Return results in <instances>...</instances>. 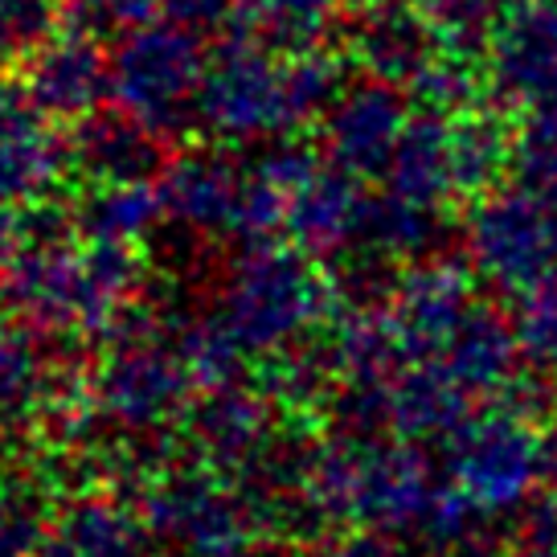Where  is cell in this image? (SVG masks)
<instances>
[{
  "instance_id": "30",
  "label": "cell",
  "mask_w": 557,
  "mask_h": 557,
  "mask_svg": "<svg viewBox=\"0 0 557 557\" xmlns=\"http://www.w3.org/2000/svg\"><path fill=\"white\" fill-rule=\"evenodd\" d=\"M512 176L537 193L557 189V99L517 111Z\"/></svg>"
},
{
  "instance_id": "4",
  "label": "cell",
  "mask_w": 557,
  "mask_h": 557,
  "mask_svg": "<svg viewBox=\"0 0 557 557\" xmlns=\"http://www.w3.org/2000/svg\"><path fill=\"white\" fill-rule=\"evenodd\" d=\"M136 508L157 541L185 557H250L262 545L259 524L238 484L209 463H176L136 492Z\"/></svg>"
},
{
  "instance_id": "20",
  "label": "cell",
  "mask_w": 557,
  "mask_h": 557,
  "mask_svg": "<svg viewBox=\"0 0 557 557\" xmlns=\"http://www.w3.org/2000/svg\"><path fill=\"white\" fill-rule=\"evenodd\" d=\"M389 435L406 443H447L475 414L468 394L435 361H410L389 377Z\"/></svg>"
},
{
  "instance_id": "2",
  "label": "cell",
  "mask_w": 557,
  "mask_h": 557,
  "mask_svg": "<svg viewBox=\"0 0 557 557\" xmlns=\"http://www.w3.org/2000/svg\"><path fill=\"white\" fill-rule=\"evenodd\" d=\"M341 287L324 262L304 255L292 243H267L243 250L230 267L222 315L238 332L246 352L275 357L283 348L308 341L315 329H329L341 312Z\"/></svg>"
},
{
  "instance_id": "5",
  "label": "cell",
  "mask_w": 557,
  "mask_h": 557,
  "mask_svg": "<svg viewBox=\"0 0 557 557\" xmlns=\"http://www.w3.org/2000/svg\"><path fill=\"white\" fill-rule=\"evenodd\" d=\"M197 111L201 127L222 144L299 136L283 53L246 29H234L209 46V70Z\"/></svg>"
},
{
  "instance_id": "9",
  "label": "cell",
  "mask_w": 557,
  "mask_h": 557,
  "mask_svg": "<svg viewBox=\"0 0 557 557\" xmlns=\"http://www.w3.org/2000/svg\"><path fill=\"white\" fill-rule=\"evenodd\" d=\"M475 267L471 259L455 255H431L414 259L389 296V315L398 329L406 361H438L447 341L455 336L459 320L475 304Z\"/></svg>"
},
{
  "instance_id": "41",
  "label": "cell",
  "mask_w": 557,
  "mask_h": 557,
  "mask_svg": "<svg viewBox=\"0 0 557 557\" xmlns=\"http://www.w3.org/2000/svg\"><path fill=\"white\" fill-rule=\"evenodd\" d=\"M492 4H496L500 13H508V9H512V4H521V0H492Z\"/></svg>"
},
{
  "instance_id": "33",
  "label": "cell",
  "mask_w": 557,
  "mask_h": 557,
  "mask_svg": "<svg viewBox=\"0 0 557 557\" xmlns=\"http://www.w3.org/2000/svg\"><path fill=\"white\" fill-rule=\"evenodd\" d=\"M512 324L521 336L524 361L541 369H557V271L517 296Z\"/></svg>"
},
{
  "instance_id": "36",
  "label": "cell",
  "mask_w": 557,
  "mask_h": 557,
  "mask_svg": "<svg viewBox=\"0 0 557 557\" xmlns=\"http://www.w3.org/2000/svg\"><path fill=\"white\" fill-rule=\"evenodd\" d=\"M324 557H410L398 545L394 533H382V529H352L345 537H336L324 549Z\"/></svg>"
},
{
  "instance_id": "39",
  "label": "cell",
  "mask_w": 557,
  "mask_h": 557,
  "mask_svg": "<svg viewBox=\"0 0 557 557\" xmlns=\"http://www.w3.org/2000/svg\"><path fill=\"white\" fill-rule=\"evenodd\" d=\"M348 13H357V17H373V13H389V9H401V4H410V0H341Z\"/></svg>"
},
{
  "instance_id": "25",
  "label": "cell",
  "mask_w": 557,
  "mask_h": 557,
  "mask_svg": "<svg viewBox=\"0 0 557 557\" xmlns=\"http://www.w3.org/2000/svg\"><path fill=\"white\" fill-rule=\"evenodd\" d=\"M438 218L443 213L414 206V201H406L398 193H373V197H366V213H361V230H357V250L382 262L426 259V250L438 238Z\"/></svg>"
},
{
  "instance_id": "19",
  "label": "cell",
  "mask_w": 557,
  "mask_h": 557,
  "mask_svg": "<svg viewBox=\"0 0 557 557\" xmlns=\"http://www.w3.org/2000/svg\"><path fill=\"white\" fill-rule=\"evenodd\" d=\"M361 213H366L361 181L336 164H324L292 201L287 243L299 246L304 255H312L315 262L341 259L345 250L357 246Z\"/></svg>"
},
{
  "instance_id": "8",
  "label": "cell",
  "mask_w": 557,
  "mask_h": 557,
  "mask_svg": "<svg viewBox=\"0 0 557 557\" xmlns=\"http://www.w3.org/2000/svg\"><path fill=\"white\" fill-rule=\"evenodd\" d=\"M90 382L103 418L123 435H164L173 422H185L197 389L176 348L160 336L107 345V357L90 369Z\"/></svg>"
},
{
  "instance_id": "37",
  "label": "cell",
  "mask_w": 557,
  "mask_h": 557,
  "mask_svg": "<svg viewBox=\"0 0 557 557\" xmlns=\"http://www.w3.org/2000/svg\"><path fill=\"white\" fill-rule=\"evenodd\" d=\"M426 557H508V545L505 537H487L480 529H471V533L447 541V545L426 549Z\"/></svg>"
},
{
  "instance_id": "22",
  "label": "cell",
  "mask_w": 557,
  "mask_h": 557,
  "mask_svg": "<svg viewBox=\"0 0 557 557\" xmlns=\"http://www.w3.org/2000/svg\"><path fill=\"white\" fill-rule=\"evenodd\" d=\"M451 120V169L455 197L480 201L484 193L500 189L512 173V139H517V111L500 103H480L471 111L447 115Z\"/></svg>"
},
{
  "instance_id": "12",
  "label": "cell",
  "mask_w": 557,
  "mask_h": 557,
  "mask_svg": "<svg viewBox=\"0 0 557 557\" xmlns=\"http://www.w3.org/2000/svg\"><path fill=\"white\" fill-rule=\"evenodd\" d=\"M21 90L46 120L78 123L111 99V58L95 37L58 29L21 62Z\"/></svg>"
},
{
  "instance_id": "1",
  "label": "cell",
  "mask_w": 557,
  "mask_h": 557,
  "mask_svg": "<svg viewBox=\"0 0 557 557\" xmlns=\"http://www.w3.org/2000/svg\"><path fill=\"white\" fill-rule=\"evenodd\" d=\"M144 275L139 246L29 234L0 271V304L37 336L103 341Z\"/></svg>"
},
{
  "instance_id": "40",
  "label": "cell",
  "mask_w": 557,
  "mask_h": 557,
  "mask_svg": "<svg viewBox=\"0 0 557 557\" xmlns=\"http://www.w3.org/2000/svg\"><path fill=\"white\" fill-rule=\"evenodd\" d=\"M541 487H545V496L557 505V447L549 443V459H545V480H541Z\"/></svg>"
},
{
  "instance_id": "13",
  "label": "cell",
  "mask_w": 557,
  "mask_h": 557,
  "mask_svg": "<svg viewBox=\"0 0 557 557\" xmlns=\"http://www.w3.org/2000/svg\"><path fill=\"white\" fill-rule=\"evenodd\" d=\"M66 173V136L53 132L25 90L0 83V206H41Z\"/></svg>"
},
{
  "instance_id": "17",
  "label": "cell",
  "mask_w": 557,
  "mask_h": 557,
  "mask_svg": "<svg viewBox=\"0 0 557 557\" xmlns=\"http://www.w3.org/2000/svg\"><path fill=\"white\" fill-rule=\"evenodd\" d=\"M169 222L193 234H230L243 193V169L218 148H185L160 173Z\"/></svg>"
},
{
  "instance_id": "32",
  "label": "cell",
  "mask_w": 557,
  "mask_h": 557,
  "mask_svg": "<svg viewBox=\"0 0 557 557\" xmlns=\"http://www.w3.org/2000/svg\"><path fill=\"white\" fill-rule=\"evenodd\" d=\"M62 29V0H0V66H21Z\"/></svg>"
},
{
  "instance_id": "11",
  "label": "cell",
  "mask_w": 557,
  "mask_h": 557,
  "mask_svg": "<svg viewBox=\"0 0 557 557\" xmlns=\"http://www.w3.org/2000/svg\"><path fill=\"white\" fill-rule=\"evenodd\" d=\"M410 115L414 111L406 107L401 87H389L377 78L348 83L345 95L324 115V160L352 173L357 181L385 176Z\"/></svg>"
},
{
  "instance_id": "7",
  "label": "cell",
  "mask_w": 557,
  "mask_h": 557,
  "mask_svg": "<svg viewBox=\"0 0 557 557\" xmlns=\"http://www.w3.org/2000/svg\"><path fill=\"white\" fill-rule=\"evenodd\" d=\"M468 259L508 296L557 271V201L529 185H500L471 201Z\"/></svg>"
},
{
  "instance_id": "14",
  "label": "cell",
  "mask_w": 557,
  "mask_h": 557,
  "mask_svg": "<svg viewBox=\"0 0 557 557\" xmlns=\"http://www.w3.org/2000/svg\"><path fill=\"white\" fill-rule=\"evenodd\" d=\"M185 435L201 463L238 475L278 435V406L262 385L259 389L243 382L218 385L193 398L185 414Z\"/></svg>"
},
{
  "instance_id": "18",
  "label": "cell",
  "mask_w": 557,
  "mask_h": 557,
  "mask_svg": "<svg viewBox=\"0 0 557 557\" xmlns=\"http://www.w3.org/2000/svg\"><path fill=\"white\" fill-rule=\"evenodd\" d=\"M521 361L524 348L512 315L475 299L435 366L447 369L455 382L475 398H500L512 385V377L521 373Z\"/></svg>"
},
{
  "instance_id": "10",
  "label": "cell",
  "mask_w": 557,
  "mask_h": 557,
  "mask_svg": "<svg viewBox=\"0 0 557 557\" xmlns=\"http://www.w3.org/2000/svg\"><path fill=\"white\" fill-rule=\"evenodd\" d=\"M484 70L492 103L508 111L557 99V0H521L500 13Z\"/></svg>"
},
{
  "instance_id": "31",
  "label": "cell",
  "mask_w": 557,
  "mask_h": 557,
  "mask_svg": "<svg viewBox=\"0 0 557 557\" xmlns=\"http://www.w3.org/2000/svg\"><path fill=\"white\" fill-rule=\"evenodd\" d=\"M169 0H62V29L103 37H127L164 17Z\"/></svg>"
},
{
  "instance_id": "23",
  "label": "cell",
  "mask_w": 557,
  "mask_h": 557,
  "mask_svg": "<svg viewBox=\"0 0 557 557\" xmlns=\"http://www.w3.org/2000/svg\"><path fill=\"white\" fill-rule=\"evenodd\" d=\"M352 62L366 70V78L389 83V87H410L422 70L431 66L438 53V37L426 21L418 17L410 4L361 17V29L348 41Z\"/></svg>"
},
{
  "instance_id": "15",
  "label": "cell",
  "mask_w": 557,
  "mask_h": 557,
  "mask_svg": "<svg viewBox=\"0 0 557 557\" xmlns=\"http://www.w3.org/2000/svg\"><path fill=\"white\" fill-rule=\"evenodd\" d=\"M324 169V160L308 139L278 136L267 139L255 164L243 173V193H238V209H234V226L230 238L250 250V246L278 243L287 234V213L296 193Z\"/></svg>"
},
{
  "instance_id": "28",
  "label": "cell",
  "mask_w": 557,
  "mask_h": 557,
  "mask_svg": "<svg viewBox=\"0 0 557 557\" xmlns=\"http://www.w3.org/2000/svg\"><path fill=\"white\" fill-rule=\"evenodd\" d=\"M173 348L197 389H218V385H234L246 377V345L222 312L189 315L176 329Z\"/></svg>"
},
{
  "instance_id": "24",
  "label": "cell",
  "mask_w": 557,
  "mask_h": 557,
  "mask_svg": "<svg viewBox=\"0 0 557 557\" xmlns=\"http://www.w3.org/2000/svg\"><path fill=\"white\" fill-rule=\"evenodd\" d=\"M164 197L157 181H127V185H87L78 206L70 209V230L83 243L139 246L164 222Z\"/></svg>"
},
{
  "instance_id": "29",
  "label": "cell",
  "mask_w": 557,
  "mask_h": 557,
  "mask_svg": "<svg viewBox=\"0 0 557 557\" xmlns=\"http://www.w3.org/2000/svg\"><path fill=\"white\" fill-rule=\"evenodd\" d=\"M50 487L29 480L0 484V557H37L50 537Z\"/></svg>"
},
{
  "instance_id": "16",
  "label": "cell",
  "mask_w": 557,
  "mask_h": 557,
  "mask_svg": "<svg viewBox=\"0 0 557 557\" xmlns=\"http://www.w3.org/2000/svg\"><path fill=\"white\" fill-rule=\"evenodd\" d=\"M70 173L83 185H127V181H157L164 173V139L152 136L127 111H95L70 123L66 132Z\"/></svg>"
},
{
  "instance_id": "34",
  "label": "cell",
  "mask_w": 557,
  "mask_h": 557,
  "mask_svg": "<svg viewBox=\"0 0 557 557\" xmlns=\"http://www.w3.org/2000/svg\"><path fill=\"white\" fill-rule=\"evenodd\" d=\"M508 557H557V505L549 496H529L508 529Z\"/></svg>"
},
{
  "instance_id": "27",
  "label": "cell",
  "mask_w": 557,
  "mask_h": 557,
  "mask_svg": "<svg viewBox=\"0 0 557 557\" xmlns=\"http://www.w3.org/2000/svg\"><path fill=\"white\" fill-rule=\"evenodd\" d=\"M341 9V0H238V29L278 53L308 50L329 37Z\"/></svg>"
},
{
  "instance_id": "3",
  "label": "cell",
  "mask_w": 557,
  "mask_h": 557,
  "mask_svg": "<svg viewBox=\"0 0 557 557\" xmlns=\"http://www.w3.org/2000/svg\"><path fill=\"white\" fill-rule=\"evenodd\" d=\"M209 70V41L176 21H152L120 37L111 53V103L139 120L164 144L189 136L201 123V87Z\"/></svg>"
},
{
  "instance_id": "6",
  "label": "cell",
  "mask_w": 557,
  "mask_h": 557,
  "mask_svg": "<svg viewBox=\"0 0 557 557\" xmlns=\"http://www.w3.org/2000/svg\"><path fill=\"white\" fill-rule=\"evenodd\" d=\"M447 480L480 512L521 508L545 480L549 438L537 418L492 401L455 431L447 443Z\"/></svg>"
},
{
  "instance_id": "42",
  "label": "cell",
  "mask_w": 557,
  "mask_h": 557,
  "mask_svg": "<svg viewBox=\"0 0 557 557\" xmlns=\"http://www.w3.org/2000/svg\"><path fill=\"white\" fill-rule=\"evenodd\" d=\"M554 422H557V377H554Z\"/></svg>"
},
{
  "instance_id": "26",
  "label": "cell",
  "mask_w": 557,
  "mask_h": 557,
  "mask_svg": "<svg viewBox=\"0 0 557 557\" xmlns=\"http://www.w3.org/2000/svg\"><path fill=\"white\" fill-rule=\"evenodd\" d=\"M34 336L0 304V426L29 422L46 401L53 369Z\"/></svg>"
},
{
  "instance_id": "21",
  "label": "cell",
  "mask_w": 557,
  "mask_h": 557,
  "mask_svg": "<svg viewBox=\"0 0 557 557\" xmlns=\"http://www.w3.org/2000/svg\"><path fill=\"white\" fill-rule=\"evenodd\" d=\"M382 181L389 193L422 209H435V213L459 201L451 169V120L435 111H414Z\"/></svg>"
},
{
  "instance_id": "35",
  "label": "cell",
  "mask_w": 557,
  "mask_h": 557,
  "mask_svg": "<svg viewBox=\"0 0 557 557\" xmlns=\"http://www.w3.org/2000/svg\"><path fill=\"white\" fill-rule=\"evenodd\" d=\"M164 17L206 41H222L238 29V0H169Z\"/></svg>"
},
{
  "instance_id": "38",
  "label": "cell",
  "mask_w": 557,
  "mask_h": 557,
  "mask_svg": "<svg viewBox=\"0 0 557 557\" xmlns=\"http://www.w3.org/2000/svg\"><path fill=\"white\" fill-rule=\"evenodd\" d=\"M21 243H25V209L0 206V271L21 250Z\"/></svg>"
}]
</instances>
